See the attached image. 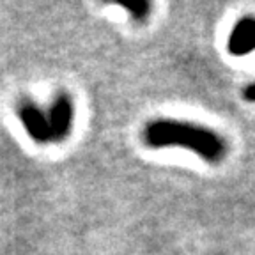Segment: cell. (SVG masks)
<instances>
[{
  "label": "cell",
  "mask_w": 255,
  "mask_h": 255,
  "mask_svg": "<svg viewBox=\"0 0 255 255\" xmlns=\"http://www.w3.org/2000/svg\"><path fill=\"white\" fill-rule=\"evenodd\" d=\"M243 96H245V100L247 101H255V84L247 85L245 91H243Z\"/></svg>",
  "instance_id": "6"
},
{
  "label": "cell",
  "mask_w": 255,
  "mask_h": 255,
  "mask_svg": "<svg viewBox=\"0 0 255 255\" xmlns=\"http://www.w3.org/2000/svg\"><path fill=\"white\" fill-rule=\"evenodd\" d=\"M48 126H50V138L53 142H62L71 133L73 119H75V107L73 100L66 92H59L48 112Z\"/></svg>",
  "instance_id": "2"
},
{
  "label": "cell",
  "mask_w": 255,
  "mask_h": 255,
  "mask_svg": "<svg viewBox=\"0 0 255 255\" xmlns=\"http://www.w3.org/2000/svg\"><path fill=\"white\" fill-rule=\"evenodd\" d=\"M18 117L21 124L27 129V133L36 140V142H48L50 138V126H48V117L44 112L32 101H21L18 105Z\"/></svg>",
  "instance_id": "3"
},
{
  "label": "cell",
  "mask_w": 255,
  "mask_h": 255,
  "mask_svg": "<svg viewBox=\"0 0 255 255\" xmlns=\"http://www.w3.org/2000/svg\"><path fill=\"white\" fill-rule=\"evenodd\" d=\"M143 140L151 147H184L207 163H220L227 154L225 140L206 126L174 119L152 121L143 129Z\"/></svg>",
  "instance_id": "1"
},
{
  "label": "cell",
  "mask_w": 255,
  "mask_h": 255,
  "mask_svg": "<svg viewBox=\"0 0 255 255\" xmlns=\"http://www.w3.org/2000/svg\"><path fill=\"white\" fill-rule=\"evenodd\" d=\"M255 50V18H243L236 23L229 37V52L232 55H247Z\"/></svg>",
  "instance_id": "4"
},
{
  "label": "cell",
  "mask_w": 255,
  "mask_h": 255,
  "mask_svg": "<svg viewBox=\"0 0 255 255\" xmlns=\"http://www.w3.org/2000/svg\"><path fill=\"white\" fill-rule=\"evenodd\" d=\"M117 4L126 9V11L131 14L133 20H136V21H143L147 18L149 11H151V4H149V2H143V0H138V2H117Z\"/></svg>",
  "instance_id": "5"
}]
</instances>
